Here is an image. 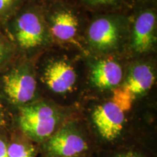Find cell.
Returning a JSON list of instances; mask_svg holds the SVG:
<instances>
[{"label": "cell", "mask_w": 157, "mask_h": 157, "mask_svg": "<svg viewBox=\"0 0 157 157\" xmlns=\"http://www.w3.org/2000/svg\"><path fill=\"white\" fill-rule=\"evenodd\" d=\"M17 57L32 60L52 42L44 16V5L26 1L2 27Z\"/></svg>", "instance_id": "1"}, {"label": "cell", "mask_w": 157, "mask_h": 157, "mask_svg": "<svg viewBox=\"0 0 157 157\" xmlns=\"http://www.w3.org/2000/svg\"><path fill=\"white\" fill-rule=\"evenodd\" d=\"M37 92L36 71L32 60L17 57L0 71V101L15 113L34 102Z\"/></svg>", "instance_id": "2"}, {"label": "cell", "mask_w": 157, "mask_h": 157, "mask_svg": "<svg viewBox=\"0 0 157 157\" xmlns=\"http://www.w3.org/2000/svg\"><path fill=\"white\" fill-rule=\"evenodd\" d=\"M127 34L126 17L117 12H110L93 20L86 37L90 50L96 53L110 54L119 50Z\"/></svg>", "instance_id": "3"}, {"label": "cell", "mask_w": 157, "mask_h": 157, "mask_svg": "<svg viewBox=\"0 0 157 157\" xmlns=\"http://www.w3.org/2000/svg\"><path fill=\"white\" fill-rule=\"evenodd\" d=\"M76 0H59L44 5V16L52 41L62 44L77 42L80 13Z\"/></svg>", "instance_id": "4"}, {"label": "cell", "mask_w": 157, "mask_h": 157, "mask_svg": "<svg viewBox=\"0 0 157 157\" xmlns=\"http://www.w3.org/2000/svg\"><path fill=\"white\" fill-rule=\"evenodd\" d=\"M14 113L17 129L34 140H42L50 137L59 120L56 109L42 102L27 104Z\"/></svg>", "instance_id": "5"}, {"label": "cell", "mask_w": 157, "mask_h": 157, "mask_svg": "<svg viewBox=\"0 0 157 157\" xmlns=\"http://www.w3.org/2000/svg\"><path fill=\"white\" fill-rule=\"evenodd\" d=\"M155 74L151 66L137 63L127 72L126 78L113 91V102L124 111L131 108L133 100L152 87L155 82Z\"/></svg>", "instance_id": "6"}, {"label": "cell", "mask_w": 157, "mask_h": 157, "mask_svg": "<svg viewBox=\"0 0 157 157\" xmlns=\"http://www.w3.org/2000/svg\"><path fill=\"white\" fill-rule=\"evenodd\" d=\"M137 9L129 39V48L135 54L153 50L156 42V13L154 2L134 6Z\"/></svg>", "instance_id": "7"}, {"label": "cell", "mask_w": 157, "mask_h": 157, "mask_svg": "<svg viewBox=\"0 0 157 157\" xmlns=\"http://www.w3.org/2000/svg\"><path fill=\"white\" fill-rule=\"evenodd\" d=\"M41 78L51 91L63 94L73 89L77 76L70 62L66 59L57 58L46 64Z\"/></svg>", "instance_id": "8"}, {"label": "cell", "mask_w": 157, "mask_h": 157, "mask_svg": "<svg viewBox=\"0 0 157 157\" xmlns=\"http://www.w3.org/2000/svg\"><path fill=\"white\" fill-rule=\"evenodd\" d=\"M93 120L101 136L107 140H113L122 130L124 113L113 101L107 102L95 108Z\"/></svg>", "instance_id": "9"}, {"label": "cell", "mask_w": 157, "mask_h": 157, "mask_svg": "<svg viewBox=\"0 0 157 157\" xmlns=\"http://www.w3.org/2000/svg\"><path fill=\"white\" fill-rule=\"evenodd\" d=\"M121 65L112 58H101L93 64L91 81L99 89H115L122 82Z\"/></svg>", "instance_id": "10"}, {"label": "cell", "mask_w": 157, "mask_h": 157, "mask_svg": "<svg viewBox=\"0 0 157 157\" xmlns=\"http://www.w3.org/2000/svg\"><path fill=\"white\" fill-rule=\"evenodd\" d=\"M48 150L60 157H73L87 149L86 141L77 133L69 129H63L49 140Z\"/></svg>", "instance_id": "11"}, {"label": "cell", "mask_w": 157, "mask_h": 157, "mask_svg": "<svg viewBox=\"0 0 157 157\" xmlns=\"http://www.w3.org/2000/svg\"><path fill=\"white\" fill-rule=\"evenodd\" d=\"M13 134L7 140V152L9 157H34V150L27 141L24 135Z\"/></svg>", "instance_id": "12"}, {"label": "cell", "mask_w": 157, "mask_h": 157, "mask_svg": "<svg viewBox=\"0 0 157 157\" xmlns=\"http://www.w3.org/2000/svg\"><path fill=\"white\" fill-rule=\"evenodd\" d=\"M80 5L96 12H116L128 7L123 0H76Z\"/></svg>", "instance_id": "13"}, {"label": "cell", "mask_w": 157, "mask_h": 157, "mask_svg": "<svg viewBox=\"0 0 157 157\" xmlns=\"http://www.w3.org/2000/svg\"><path fill=\"white\" fill-rule=\"evenodd\" d=\"M16 58L14 46L0 25V71Z\"/></svg>", "instance_id": "14"}, {"label": "cell", "mask_w": 157, "mask_h": 157, "mask_svg": "<svg viewBox=\"0 0 157 157\" xmlns=\"http://www.w3.org/2000/svg\"><path fill=\"white\" fill-rule=\"evenodd\" d=\"M26 0H0V25L3 27L24 5Z\"/></svg>", "instance_id": "15"}, {"label": "cell", "mask_w": 157, "mask_h": 157, "mask_svg": "<svg viewBox=\"0 0 157 157\" xmlns=\"http://www.w3.org/2000/svg\"><path fill=\"white\" fill-rule=\"evenodd\" d=\"M0 157H9L7 152L6 136L0 132Z\"/></svg>", "instance_id": "16"}, {"label": "cell", "mask_w": 157, "mask_h": 157, "mask_svg": "<svg viewBox=\"0 0 157 157\" xmlns=\"http://www.w3.org/2000/svg\"><path fill=\"white\" fill-rule=\"evenodd\" d=\"M6 111H7V110L5 109L2 103L0 101V132L5 124Z\"/></svg>", "instance_id": "17"}, {"label": "cell", "mask_w": 157, "mask_h": 157, "mask_svg": "<svg viewBox=\"0 0 157 157\" xmlns=\"http://www.w3.org/2000/svg\"><path fill=\"white\" fill-rule=\"evenodd\" d=\"M124 2L126 5L128 6H132V7H134V6L141 5V4H145L148 2H155L156 0H123Z\"/></svg>", "instance_id": "18"}, {"label": "cell", "mask_w": 157, "mask_h": 157, "mask_svg": "<svg viewBox=\"0 0 157 157\" xmlns=\"http://www.w3.org/2000/svg\"><path fill=\"white\" fill-rule=\"evenodd\" d=\"M26 1H32V2H35L42 4V5H48V4L59 1V0H26Z\"/></svg>", "instance_id": "19"}, {"label": "cell", "mask_w": 157, "mask_h": 157, "mask_svg": "<svg viewBox=\"0 0 157 157\" xmlns=\"http://www.w3.org/2000/svg\"><path fill=\"white\" fill-rule=\"evenodd\" d=\"M119 157H137V156L132 154H127V155H124V156H121Z\"/></svg>", "instance_id": "20"}]
</instances>
